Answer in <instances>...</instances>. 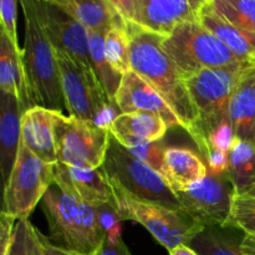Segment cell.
Returning a JSON list of instances; mask_svg holds the SVG:
<instances>
[{
    "label": "cell",
    "instance_id": "6da1fadb",
    "mask_svg": "<svg viewBox=\"0 0 255 255\" xmlns=\"http://www.w3.org/2000/svg\"><path fill=\"white\" fill-rule=\"evenodd\" d=\"M132 71L143 77L168 102L189 134L198 122V111L181 72L162 47L164 35L126 21Z\"/></svg>",
    "mask_w": 255,
    "mask_h": 255
},
{
    "label": "cell",
    "instance_id": "7a4b0ae2",
    "mask_svg": "<svg viewBox=\"0 0 255 255\" xmlns=\"http://www.w3.org/2000/svg\"><path fill=\"white\" fill-rule=\"evenodd\" d=\"M49 241L79 255H95L106 239L97 206L82 201L66 187L52 184L42 197Z\"/></svg>",
    "mask_w": 255,
    "mask_h": 255
},
{
    "label": "cell",
    "instance_id": "3957f363",
    "mask_svg": "<svg viewBox=\"0 0 255 255\" xmlns=\"http://www.w3.org/2000/svg\"><path fill=\"white\" fill-rule=\"evenodd\" d=\"M25 17L22 64L34 106L64 112L66 110L56 52L37 16L34 0H20Z\"/></svg>",
    "mask_w": 255,
    "mask_h": 255
},
{
    "label": "cell",
    "instance_id": "277c9868",
    "mask_svg": "<svg viewBox=\"0 0 255 255\" xmlns=\"http://www.w3.org/2000/svg\"><path fill=\"white\" fill-rule=\"evenodd\" d=\"M162 47L174 62L184 81L207 69L246 65L199 20L179 24L168 36L163 37Z\"/></svg>",
    "mask_w": 255,
    "mask_h": 255
},
{
    "label": "cell",
    "instance_id": "5b68a950",
    "mask_svg": "<svg viewBox=\"0 0 255 255\" xmlns=\"http://www.w3.org/2000/svg\"><path fill=\"white\" fill-rule=\"evenodd\" d=\"M112 191V206L122 221L142 224L167 251L188 244L206 227L197 223L186 212L138 201L127 194L116 182L109 178Z\"/></svg>",
    "mask_w": 255,
    "mask_h": 255
},
{
    "label": "cell",
    "instance_id": "8992f818",
    "mask_svg": "<svg viewBox=\"0 0 255 255\" xmlns=\"http://www.w3.org/2000/svg\"><path fill=\"white\" fill-rule=\"evenodd\" d=\"M102 168L109 178L134 199L182 211L178 197L167 179L134 157L112 136Z\"/></svg>",
    "mask_w": 255,
    "mask_h": 255
},
{
    "label": "cell",
    "instance_id": "52a82bcc",
    "mask_svg": "<svg viewBox=\"0 0 255 255\" xmlns=\"http://www.w3.org/2000/svg\"><path fill=\"white\" fill-rule=\"evenodd\" d=\"M247 65L239 67L207 69L186 80L191 99L198 111V122L191 133L201 149L204 137L229 119V102Z\"/></svg>",
    "mask_w": 255,
    "mask_h": 255
},
{
    "label": "cell",
    "instance_id": "ba28073f",
    "mask_svg": "<svg viewBox=\"0 0 255 255\" xmlns=\"http://www.w3.org/2000/svg\"><path fill=\"white\" fill-rule=\"evenodd\" d=\"M55 143L60 163L79 168L102 167L109 149L110 128L52 111Z\"/></svg>",
    "mask_w": 255,
    "mask_h": 255
},
{
    "label": "cell",
    "instance_id": "9c48e42d",
    "mask_svg": "<svg viewBox=\"0 0 255 255\" xmlns=\"http://www.w3.org/2000/svg\"><path fill=\"white\" fill-rule=\"evenodd\" d=\"M55 52L69 116L110 128L119 115H115L112 110L115 104L107 99L96 75L82 69L64 52L57 50Z\"/></svg>",
    "mask_w": 255,
    "mask_h": 255
},
{
    "label": "cell",
    "instance_id": "30bf717a",
    "mask_svg": "<svg viewBox=\"0 0 255 255\" xmlns=\"http://www.w3.org/2000/svg\"><path fill=\"white\" fill-rule=\"evenodd\" d=\"M54 166L37 158L21 141L15 166L4 186L2 211L16 221L29 218L54 184Z\"/></svg>",
    "mask_w": 255,
    "mask_h": 255
},
{
    "label": "cell",
    "instance_id": "8fae6325",
    "mask_svg": "<svg viewBox=\"0 0 255 255\" xmlns=\"http://www.w3.org/2000/svg\"><path fill=\"white\" fill-rule=\"evenodd\" d=\"M234 187L228 172L211 174L187 191L176 192L182 211L203 227H226L231 214Z\"/></svg>",
    "mask_w": 255,
    "mask_h": 255
},
{
    "label": "cell",
    "instance_id": "7c38bea8",
    "mask_svg": "<svg viewBox=\"0 0 255 255\" xmlns=\"http://www.w3.org/2000/svg\"><path fill=\"white\" fill-rule=\"evenodd\" d=\"M37 16L55 50L95 74L90 56L89 30L52 0H34Z\"/></svg>",
    "mask_w": 255,
    "mask_h": 255
},
{
    "label": "cell",
    "instance_id": "4fadbf2b",
    "mask_svg": "<svg viewBox=\"0 0 255 255\" xmlns=\"http://www.w3.org/2000/svg\"><path fill=\"white\" fill-rule=\"evenodd\" d=\"M115 105L121 114L149 112L161 117L168 128L183 127L179 117L172 110L161 94L134 71H128L122 76Z\"/></svg>",
    "mask_w": 255,
    "mask_h": 255
},
{
    "label": "cell",
    "instance_id": "5bb4252c",
    "mask_svg": "<svg viewBox=\"0 0 255 255\" xmlns=\"http://www.w3.org/2000/svg\"><path fill=\"white\" fill-rule=\"evenodd\" d=\"M54 183L66 187L92 206L112 204V191L104 168H79L57 162L54 166Z\"/></svg>",
    "mask_w": 255,
    "mask_h": 255
},
{
    "label": "cell",
    "instance_id": "9a60e30c",
    "mask_svg": "<svg viewBox=\"0 0 255 255\" xmlns=\"http://www.w3.org/2000/svg\"><path fill=\"white\" fill-rule=\"evenodd\" d=\"M198 20L189 0H138L133 21L139 26L168 36L179 24Z\"/></svg>",
    "mask_w": 255,
    "mask_h": 255
},
{
    "label": "cell",
    "instance_id": "2e32d148",
    "mask_svg": "<svg viewBox=\"0 0 255 255\" xmlns=\"http://www.w3.org/2000/svg\"><path fill=\"white\" fill-rule=\"evenodd\" d=\"M21 141L45 163L56 164L59 162L51 110L34 106L22 114Z\"/></svg>",
    "mask_w": 255,
    "mask_h": 255
},
{
    "label": "cell",
    "instance_id": "e0dca14e",
    "mask_svg": "<svg viewBox=\"0 0 255 255\" xmlns=\"http://www.w3.org/2000/svg\"><path fill=\"white\" fill-rule=\"evenodd\" d=\"M0 158L5 186L19 154L21 143V117L24 112L15 95L2 91L0 95Z\"/></svg>",
    "mask_w": 255,
    "mask_h": 255
},
{
    "label": "cell",
    "instance_id": "ac0fdd59",
    "mask_svg": "<svg viewBox=\"0 0 255 255\" xmlns=\"http://www.w3.org/2000/svg\"><path fill=\"white\" fill-rule=\"evenodd\" d=\"M166 122L149 112L119 114L110 126V133L126 148L161 141L166 134Z\"/></svg>",
    "mask_w": 255,
    "mask_h": 255
},
{
    "label": "cell",
    "instance_id": "d6986e66",
    "mask_svg": "<svg viewBox=\"0 0 255 255\" xmlns=\"http://www.w3.org/2000/svg\"><path fill=\"white\" fill-rule=\"evenodd\" d=\"M229 119L237 138L255 142V66L243 70L229 102Z\"/></svg>",
    "mask_w": 255,
    "mask_h": 255
},
{
    "label": "cell",
    "instance_id": "ffe728a7",
    "mask_svg": "<svg viewBox=\"0 0 255 255\" xmlns=\"http://www.w3.org/2000/svg\"><path fill=\"white\" fill-rule=\"evenodd\" d=\"M0 90L15 95L22 112L34 107L22 64V50L12 42L4 30L0 32Z\"/></svg>",
    "mask_w": 255,
    "mask_h": 255
},
{
    "label": "cell",
    "instance_id": "44dd1931",
    "mask_svg": "<svg viewBox=\"0 0 255 255\" xmlns=\"http://www.w3.org/2000/svg\"><path fill=\"white\" fill-rule=\"evenodd\" d=\"M198 20L227 45L237 59L248 66H255V32L234 26L217 14L207 2L198 11Z\"/></svg>",
    "mask_w": 255,
    "mask_h": 255
},
{
    "label": "cell",
    "instance_id": "7402d4cb",
    "mask_svg": "<svg viewBox=\"0 0 255 255\" xmlns=\"http://www.w3.org/2000/svg\"><path fill=\"white\" fill-rule=\"evenodd\" d=\"M208 176V167L193 151L167 147L164 152L163 177L174 192L187 191Z\"/></svg>",
    "mask_w": 255,
    "mask_h": 255
},
{
    "label": "cell",
    "instance_id": "603a6c76",
    "mask_svg": "<svg viewBox=\"0 0 255 255\" xmlns=\"http://www.w3.org/2000/svg\"><path fill=\"white\" fill-rule=\"evenodd\" d=\"M89 31L106 32L112 25L124 21L110 0H52ZM126 21V20H125Z\"/></svg>",
    "mask_w": 255,
    "mask_h": 255
},
{
    "label": "cell",
    "instance_id": "cb8c5ba5",
    "mask_svg": "<svg viewBox=\"0 0 255 255\" xmlns=\"http://www.w3.org/2000/svg\"><path fill=\"white\" fill-rule=\"evenodd\" d=\"M228 176L236 193H246L255 186V142L234 138L229 149Z\"/></svg>",
    "mask_w": 255,
    "mask_h": 255
},
{
    "label": "cell",
    "instance_id": "d4e9b609",
    "mask_svg": "<svg viewBox=\"0 0 255 255\" xmlns=\"http://www.w3.org/2000/svg\"><path fill=\"white\" fill-rule=\"evenodd\" d=\"M232 227H207L193 238L189 247L199 255H246L242 239L231 233Z\"/></svg>",
    "mask_w": 255,
    "mask_h": 255
},
{
    "label": "cell",
    "instance_id": "484cf974",
    "mask_svg": "<svg viewBox=\"0 0 255 255\" xmlns=\"http://www.w3.org/2000/svg\"><path fill=\"white\" fill-rule=\"evenodd\" d=\"M105 34L106 32L89 31L90 56L92 67L107 99L115 104V96L121 85L124 75L115 71L105 55Z\"/></svg>",
    "mask_w": 255,
    "mask_h": 255
},
{
    "label": "cell",
    "instance_id": "4316f807",
    "mask_svg": "<svg viewBox=\"0 0 255 255\" xmlns=\"http://www.w3.org/2000/svg\"><path fill=\"white\" fill-rule=\"evenodd\" d=\"M105 55L115 71L125 75L131 71L128 35L126 21H120L112 25L105 34Z\"/></svg>",
    "mask_w": 255,
    "mask_h": 255
},
{
    "label": "cell",
    "instance_id": "83f0119b",
    "mask_svg": "<svg viewBox=\"0 0 255 255\" xmlns=\"http://www.w3.org/2000/svg\"><path fill=\"white\" fill-rule=\"evenodd\" d=\"M208 5L234 26L255 32V0H209Z\"/></svg>",
    "mask_w": 255,
    "mask_h": 255
},
{
    "label": "cell",
    "instance_id": "f1b7e54d",
    "mask_svg": "<svg viewBox=\"0 0 255 255\" xmlns=\"http://www.w3.org/2000/svg\"><path fill=\"white\" fill-rule=\"evenodd\" d=\"M5 255H42V234L29 219L16 222L11 242Z\"/></svg>",
    "mask_w": 255,
    "mask_h": 255
},
{
    "label": "cell",
    "instance_id": "f546056e",
    "mask_svg": "<svg viewBox=\"0 0 255 255\" xmlns=\"http://www.w3.org/2000/svg\"><path fill=\"white\" fill-rule=\"evenodd\" d=\"M226 227L238 229L247 238L255 241V197L234 192Z\"/></svg>",
    "mask_w": 255,
    "mask_h": 255
},
{
    "label": "cell",
    "instance_id": "4dcf8cb0",
    "mask_svg": "<svg viewBox=\"0 0 255 255\" xmlns=\"http://www.w3.org/2000/svg\"><path fill=\"white\" fill-rule=\"evenodd\" d=\"M128 149L134 157L141 159L149 167L156 169L157 172L163 176L164 169V152H166V147L162 144L161 141L149 142V143H142L138 146L129 147Z\"/></svg>",
    "mask_w": 255,
    "mask_h": 255
},
{
    "label": "cell",
    "instance_id": "1f68e13d",
    "mask_svg": "<svg viewBox=\"0 0 255 255\" xmlns=\"http://www.w3.org/2000/svg\"><path fill=\"white\" fill-rule=\"evenodd\" d=\"M1 30H4L17 47V0H0Z\"/></svg>",
    "mask_w": 255,
    "mask_h": 255
},
{
    "label": "cell",
    "instance_id": "d6a6232c",
    "mask_svg": "<svg viewBox=\"0 0 255 255\" xmlns=\"http://www.w3.org/2000/svg\"><path fill=\"white\" fill-rule=\"evenodd\" d=\"M202 156L204 157L207 164H208L211 174H223L228 172L229 151L208 147Z\"/></svg>",
    "mask_w": 255,
    "mask_h": 255
},
{
    "label": "cell",
    "instance_id": "836d02e7",
    "mask_svg": "<svg viewBox=\"0 0 255 255\" xmlns=\"http://www.w3.org/2000/svg\"><path fill=\"white\" fill-rule=\"evenodd\" d=\"M16 222L17 221L14 217L7 214L6 212L1 211V216H0V255L6 254L12 234H14Z\"/></svg>",
    "mask_w": 255,
    "mask_h": 255
},
{
    "label": "cell",
    "instance_id": "e575fe53",
    "mask_svg": "<svg viewBox=\"0 0 255 255\" xmlns=\"http://www.w3.org/2000/svg\"><path fill=\"white\" fill-rule=\"evenodd\" d=\"M95 255H132L131 252L126 247L122 239L119 241H110V239H105L102 243L101 248L97 251Z\"/></svg>",
    "mask_w": 255,
    "mask_h": 255
},
{
    "label": "cell",
    "instance_id": "d590c367",
    "mask_svg": "<svg viewBox=\"0 0 255 255\" xmlns=\"http://www.w3.org/2000/svg\"><path fill=\"white\" fill-rule=\"evenodd\" d=\"M126 21H133L138 0H110Z\"/></svg>",
    "mask_w": 255,
    "mask_h": 255
},
{
    "label": "cell",
    "instance_id": "8d00e7d4",
    "mask_svg": "<svg viewBox=\"0 0 255 255\" xmlns=\"http://www.w3.org/2000/svg\"><path fill=\"white\" fill-rule=\"evenodd\" d=\"M42 255H79V254L55 246V244H52L51 242L49 241V238L42 236Z\"/></svg>",
    "mask_w": 255,
    "mask_h": 255
},
{
    "label": "cell",
    "instance_id": "74e56055",
    "mask_svg": "<svg viewBox=\"0 0 255 255\" xmlns=\"http://www.w3.org/2000/svg\"><path fill=\"white\" fill-rule=\"evenodd\" d=\"M168 253L169 255H199L193 248H191L188 244H181V246H177L176 248L171 249Z\"/></svg>",
    "mask_w": 255,
    "mask_h": 255
},
{
    "label": "cell",
    "instance_id": "f35d334b",
    "mask_svg": "<svg viewBox=\"0 0 255 255\" xmlns=\"http://www.w3.org/2000/svg\"><path fill=\"white\" fill-rule=\"evenodd\" d=\"M189 1H191L192 7H193V9L196 10L197 12H198L199 10H201L202 7H203L204 5L207 4V2L204 1V0H189Z\"/></svg>",
    "mask_w": 255,
    "mask_h": 255
},
{
    "label": "cell",
    "instance_id": "ab89813d",
    "mask_svg": "<svg viewBox=\"0 0 255 255\" xmlns=\"http://www.w3.org/2000/svg\"><path fill=\"white\" fill-rule=\"evenodd\" d=\"M242 194H248V196H252V197H255V186L252 187L249 191H247L246 193H242Z\"/></svg>",
    "mask_w": 255,
    "mask_h": 255
},
{
    "label": "cell",
    "instance_id": "60d3db41",
    "mask_svg": "<svg viewBox=\"0 0 255 255\" xmlns=\"http://www.w3.org/2000/svg\"><path fill=\"white\" fill-rule=\"evenodd\" d=\"M204 1H206V2H208V1H209V0H204Z\"/></svg>",
    "mask_w": 255,
    "mask_h": 255
}]
</instances>
